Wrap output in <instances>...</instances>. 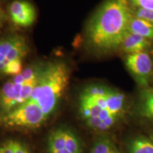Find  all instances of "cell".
<instances>
[{"label": "cell", "mask_w": 153, "mask_h": 153, "mask_svg": "<svg viewBox=\"0 0 153 153\" xmlns=\"http://www.w3.org/2000/svg\"><path fill=\"white\" fill-rule=\"evenodd\" d=\"M133 16L129 0H106L91 17L86 38L91 49L100 53L120 48Z\"/></svg>", "instance_id": "1"}, {"label": "cell", "mask_w": 153, "mask_h": 153, "mask_svg": "<svg viewBox=\"0 0 153 153\" xmlns=\"http://www.w3.org/2000/svg\"><path fill=\"white\" fill-rule=\"evenodd\" d=\"M125 96L101 85L85 87L79 97V111L88 127L99 131L112 128L125 111Z\"/></svg>", "instance_id": "2"}, {"label": "cell", "mask_w": 153, "mask_h": 153, "mask_svg": "<svg viewBox=\"0 0 153 153\" xmlns=\"http://www.w3.org/2000/svg\"><path fill=\"white\" fill-rule=\"evenodd\" d=\"M70 74V67L65 61L55 60L45 62L37 85L28 101L37 104L48 118L56 109L66 91Z\"/></svg>", "instance_id": "3"}, {"label": "cell", "mask_w": 153, "mask_h": 153, "mask_svg": "<svg viewBox=\"0 0 153 153\" xmlns=\"http://www.w3.org/2000/svg\"><path fill=\"white\" fill-rule=\"evenodd\" d=\"M45 62H34L11 76L0 89V114L11 111L29 100Z\"/></svg>", "instance_id": "4"}, {"label": "cell", "mask_w": 153, "mask_h": 153, "mask_svg": "<svg viewBox=\"0 0 153 153\" xmlns=\"http://www.w3.org/2000/svg\"><path fill=\"white\" fill-rule=\"evenodd\" d=\"M48 119L37 104L28 101L11 111L0 114V124L8 128L35 129Z\"/></svg>", "instance_id": "5"}, {"label": "cell", "mask_w": 153, "mask_h": 153, "mask_svg": "<svg viewBox=\"0 0 153 153\" xmlns=\"http://www.w3.org/2000/svg\"><path fill=\"white\" fill-rule=\"evenodd\" d=\"M28 52V45L24 36L14 34L0 38V76L11 61L24 60Z\"/></svg>", "instance_id": "6"}, {"label": "cell", "mask_w": 153, "mask_h": 153, "mask_svg": "<svg viewBox=\"0 0 153 153\" xmlns=\"http://www.w3.org/2000/svg\"><path fill=\"white\" fill-rule=\"evenodd\" d=\"M125 62L128 69L141 87H148L152 76L153 64L150 55L145 52L127 55Z\"/></svg>", "instance_id": "7"}, {"label": "cell", "mask_w": 153, "mask_h": 153, "mask_svg": "<svg viewBox=\"0 0 153 153\" xmlns=\"http://www.w3.org/2000/svg\"><path fill=\"white\" fill-rule=\"evenodd\" d=\"M9 16L15 26L30 27L36 22V8L27 0H14L9 7Z\"/></svg>", "instance_id": "8"}, {"label": "cell", "mask_w": 153, "mask_h": 153, "mask_svg": "<svg viewBox=\"0 0 153 153\" xmlns=\"http://www.w3.org/2000/svg\"><path fill=\"white\" fill-rule=\"evenodd\" d=\"M152 41L138 34L128 32L120 48L124 53L129 54L144 52L150 48Z\"/></svg>", "instance_id": "9"}, {"label": "cell", "mask_w": 153, "mask_h": 153, "mask_svg": "<svg viewBox=\"0 0 153 153\" xmlns=\"http://www.w3.org/2000/svg\"><path fill=\"white\" fill-rule=\"evenodd\" d=\"M128 31L138 34L151 41L153 40V24L144 19L133 16L129 23Z\"/></svg>", "instance_id": "10"}, {"label": "cell", "mask_w": 153, "mask_h": 153, "mask_svg": "<svg viewBox=\"0 0 153 153\" xmlns=\"http://www.w3.org/2000/svg\"><path fill=\"white\" fill-rule=\"evenodd\" d=\"M139 110L143 117L153 121V88H144L139 99Z\"/></svg>", "instance_id": "11"}, {"label": "cell", "mask_w": 153, "mask_h": 153, "mask_svg": "<svg viewBox=\"0 0 153 153\" xmlns=\"http://www.w3.org/2000/svg\"><path fill=\"white\" fill-rule=\"evenodd\" d=\"M129 153H153V140L145 136L133 138L128 145Z\"/></svg>", "instance_id": "12"}, {"label": "cell", "mask_w": 153, "mask_h": 153, "mask_svg": "<svg viewBox=\"0 0 153 153\" xmlns=\"http://www.w3.org/2000/svg\"><path fill=\"white\" fill-rule=\"evenodd\" d=\"M90 153H120V152L110 137L101 136L94 143Z\"/></svg>", "instance_id": "13"}, {"label": "cell", "mask_w": 153, "mask_h": 153, "mask_svg": "<svg viewBox=\"0 0 153 153\" xmlns=\"http://www.w3.org/2000/svg\"><path fill=\"white\" fill-rule=\"evenodd\" d=\"M0 153H30V151L24 143L9 140L0 145Z\"/></svg>", "instance_id": "14"}, {"label": "cell", "mask_w": 153, "mask_h": 153, "mask_svg": "<svg viewBox=\"0 0 153 153\" xmlns=\"http://www.w3.org/2000/svg\"><path fill=\"white\" fill-rule=\"evenodd\" d=\"M133 16L137 18L144 19L145 21L153 24V10L152 9H146L143 8H133Z\"/></svg>", "instance_id": "15"}, {"label": "cell", "mask_w": 153, "mask_h": 153, "mask_svg": "<svg viewBox=\"0 0 153 153\" xmlns=\"http://www.w3.org/2000/svg\"><path fill=\"white\" fill-rule=\"evenodd\" d=\"M133 8H143L153 10V0H129Z\"/></svg>", "instance_id": "16"}, {"label": "cell", "mask_w": 153, "mask_h": 153, "mask_svg": "<svg viewBox=\"0 0 153 153\" xmlns=\"http://www.w3.org/2000/svg\"><path fill=\"white\" fill-rule=\"evenodd\" d=\"M48 153H72L66 148V144L60 148L56 149V150H48L47 151Z\"/></svg>", "instance_id": "17"}, {"label": "cell", "mask_w": 153, "mask_h": 153, "mask_svg": "<svg viewBox=\"0 0 153 153\" xmlns=\"http://www.w3.org/2000/svg\"><path fill=\"white\" fill-rule=\"evenodd\" d=\"M7 15H6L3 9H1V7H0V28L3 27L6 21H7Z\"/></svg>", "instance_id": "18"}]
</instances>
